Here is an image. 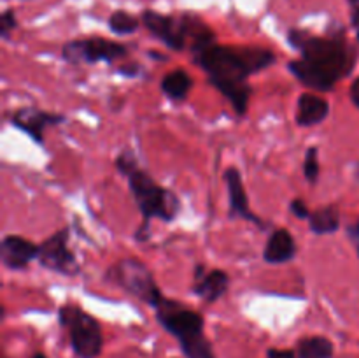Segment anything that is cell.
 Returning a JSON list of instances; mask_svg holds the SVG:
<instances>
[{
  "label": "cell",
  "instance_id": "cell-1",
  "mask_svg": "<svg viewBox=\"0 0 359 358\" xmlns=\"http://www.w3.org/2000/svg\"><path fill=\"white\" fill-rule=\"evenodd\" d=\"M210 83L233 104L238 114H244L248 107L251 86L245 83L252 72L266 69L276 62V56L266 49L258 48H228V46H209L195 55Z\"/></svg>",
  "mask_w": 359,
  "mask_h": 358
},
{
  "label": "cell",
  "instance_id": "cell-2",
  "mask_svg": "<svg viewBox=\"0 0 359 358\" xmlns=\"http://www.w3.org/2000/svg\"><path fill=\"white\" fill-rule=\"evenodd\" d=\"M291 44L298 48L309 62L318 63L323 69L330 70L337 79L347 76L353 70L354 53L344 39L312 37L304 32H291Z\"/></svg>",
  "mask_w": 359,
  "mask_h": 358
},
{
  "label": "cell",
  "instance_id": "cell-3",
  "mask_svg": "<svg viewBox=\"0 0 359 358\" xmlns=\"http://www.w3.org/2000/svg\"><path fill=\"white\" fill-rule=\"evenodd\" d=\"M126 175H128L130 188H132L137 204H139L140 211L146 216V220L156 216L165 221H170L177 214V197L172 192H167L161 186H158L154 183V179H151V175L139 171L137 167Z\"/></svg>",
  "mask_w": 359,
  "mask_h": 358
},
{
  "label": "cell",
  "instance_id": "cell-4",
  "mask_svg": "<svg viewBox=\"0 0 359 358\" xmlns=\"http://www.w3.org/2000/svg\"><path fill=\"white\" fill-rule=\"evenodd\" d=\"M60 321L70 332V344L81 358H97L102 351L100 325L93 316L81 311L76 305L60 309Z\"/></svg>",
  "mask_w": 359,
  "mask_h": 358
},
{
  "label": "cell",
  "instance_id": "cell-5",
  "mask_svg": "<svg viewBox=\"0 0 359 358\" xmlns=\"http://www.w3.org/2000/svg\"><path fill=\"white\" fill-rule=\"evenodd\" d=\"M112 274H114V279L126 291H130L135 297L142 298L144 302H147L153 307H156L163 300V297L160 293V288L154 283V277L151 276L149 269L142 262H137V260H123L121 263H118L114 267Z\"/></svg>",
  "mask_w": 359,
  "mask_h": 358
},
{
  "label": "cell",
  "instance_id": "cell-6",
  "mask_svg": "<svg viewBox=\"0 0 359 358\" xmlns=\"http://www.w3.org/2000/svg\"><path fill=\"white\" fill-rule=\"evenodd\" d=\"M156 316L160 319L161 325L174 333L181 343L191 340L195 337L203 336V319L198 312L189 311V309L182 307L181 304L172 300H161L156 305Z\"/></svg>",
  "mask_w": 359,
  "mask_h": 358
},
{
  "label": "cell",
  "instance_id": "cell-7",
  "mask_svg": "<svg viewBox=\"0 0 359 358\" xmlns=\"http://www.w3.org/2000/svg\"><path fill=\"white\" fill-rule=\"evenodd\" d=\"M126 49L118 42L105 41L102 37L95 39H81V41H72L63 48V56L69 62H111V60L121 58L125 56Z\"/></svg>",
  "mask_w": 359,
  "mask_h": 358
},
{
  "label": "cell",
  "instance_id": "cell-8",
  "mask_svg": "<svg viewBox=\"0 0 359 358\" xmlns=\"http://www.w3.org/2000/svg\"><path fill=\"white\" fill-rule=\"evenodd\" d=\"M39 262L48 269L62 272L65 276H74L77 272V262L67 246V230L58 232L48 241L39 246Z\"/></svg>",
  "mask_w": 359,
  "mask_h": 358
},
{
  "label": "cell",
  "instance_id": "cell-9",
  "mask_svg": "<svg viewBox=\"0 0 359 358\" xmlns=\"http://www.w3.org/2000/svg\"><path fill=\"white\" fill-rule=\"evenodd\" d=\"M142 21L158 39L165 42L172 49H182L188 39V18L175 20V18L163 16L154 11H146L142 14Z\"/></svg>",
  "mask_w": 359,
  "mask_h": 358
},
{
  "label": "cell",
  "instance_id": "cell-10",
  "mask_svg": "<svg viewBox=\"0 0 359 358\" xmlns=\"http://www.w3.org/2000/svg\"><path fill=\"white\" fill-rule=\"evenodd\" d=\"M39 255V248L34 242L27 241L18 235H9L2 241L0 246V256L2 262L11 269H23L28 265L32 258Z\"/></svg>",
  "mask_w": 359,
  "mask_h": 358
},
{
  "label": "cell",
  "instance_id": "cell-11",
  "mask_svg": "<svg viewBox=\"0 0 359 358\" xmlns=\"http://www.w3.org/2000/svg\"><path fill=\"white\" fill-rule=\"evenodd\" d=\"M290 70L307 86L316 88V90H332L337 79L330 70L323 69L318 63L309 62V60H297V62L290 63Z\"/></svg>",
  "mask_w": 359,
  "mask_h": 358
},
{
  "label": "cell",
  "instance_id": "cell-12",
  "mask_svg": "<svg viewBox=\"0 0 359 358\" xmlns=\"http://www.w3.org/2000/svg\"><path fill=\"white\" fill-rule=\"evenodd\" d=\"M62 119V116L48 114V112L37 111V109H21L13 116L14 125L23 130V132H27L28 135L34 137L39 142L42 140V133H44L46 126L55 125Z\"/></svg>",
  "mask_w": 359,
  "mask_h": 358
},
{
  "label": "cell",
  "instance_id": "cell-13",
  "mask_svg": "<svg viewBox=\"0 0 359 358\" xmlns=\"http://www.w3.org/2000/svg\"><path fill=\"white\" fill-rule=\"evenodd\" d=\"M224 181H226L228 192H230V202H231V211H233V214H237V216H242V218H248V220L262 225L259 218H256L255 214L249 211V200H248V195H245L241 172L233 167L226 168V172H224Z\"/></svg>",
  "mask_w": 359,
  "mask_h": 358
},
{
  "label": "cell",
  "instance_id": "cell-14",
  "mask_svg": "<svg viewBox=\"0 0 359 358\" xmlns=\"http://www.w3.org/2000/svg\"><path fill=\"white\" fill-rule=\"evenodd\" d=\"M328 109L330 105L325 98L311 93L302 95L300 100H298L297 121L304 126L318 125L328 116Z\"/></svg>",
  "mask_w": 359,
  "mask_h": 358
},
{
  "label": "cell",
  "instance_id": "cell-15",
  "mask_svg": "<svg viewBox=\"0 0 359 358\" xmlns=\"http://www.w3.org/2000/svg\"><path fill=\"white\" fill-rule=\"evenodd\" d=\"M196 272H198V281L193 290L207 302L217 300L228 290V276L223 270H212L207 276H202V267H198Z\"/></svg>",
  "mask_w": 359,
  "mask_h": 358
},
{
  "label": "cell",
  "instance_id": "cell-16",
  "mask_svg": "<svg viewBox=\"0 0 359 358\" xmlns=\"http://www.w3.org/2000/svg\"><path fill=\"white\" fill-rule=\"evenodd\" d=\"M294 256V242L290 232L280 228L270 235L265 248V260L269 263H284Z\"/></svg>",
  "mask_w": 359,
  "mask_h": 358
},
{
  "label": "cell",
  "instance_id": "cell-17",
  "mask_svg": "<svg viewBox=\"0 0 359 358\" xmlns=\"http://www.w3.org/2000/svg\"><path fill=\"white\" fill-rule=\"evenodd\" d=\"M309 221H311V228L316 234H332V232H335L339 228L340 216L337 207L328 206L312 213Z\"/></svg>",
  "mask_w": 359,
  "mask_h": 358
},
{
  "label": "cell",
  "instance_id": "cell-18",
  "mask_svg": "<svg viewBox=\"0 0 359 358\" xmlns=\"http://www.w3.org/2000/svg\"><path fill=\"white\" fill-rule=\"evenodd\" d=\"M298 357L300 358H332L333 344L326 337H307L298 344Z\"/></svg>",
  "mask_w": 359,
  "mask_h": 358
},
{
  "label": "cell",
  "instance_id": "cell-19",
  "mask_svg": "<svg viewBox=\"0 0 359 358\" xmlns=\"http://www.w3.org/2000/svg\"><path fill=\"white\" fill-rule=\"evenodd\" d=\"M191 77L184 72V70H174L168 76H165L161 88H163L165 93L170 98L175 100H181L188 95V91L191 90Z\"/></svg>",
  "mask_w": 359,
  "mask_h": 358
},
{
  "label": "cell",
  "instance_id": "cell-20",
  "mask_svg": "<svg viewBox=\"0 0 359 358\" xmlns=\"http://www.w3.org/2000/svg\"><path fill=\"white\" fill-rule=\"evenodd\" d=\"M109 27H111L112 32L119 35L132 34L139 28V20L133 18L132 14L125 13V11H116L111 18H109Z\"/></svg>",
  "mask_w": 359,
  "mask_h": 358
},
{
  "label": "cell",
  "instance_id": "cell-21",
  "mask_svg": "<svg viewBox=\"0 0 359 358\" xmlns=\"http://www.w3.org/2000/svg\"><path fill=\"white\" fill-rule=\"evenodd\" d=\"M305 178L311 183H314L319 175V161H318V150L311 147L307 151V157H305Z\"/></svg>",
  "mask_w": 359,
  "mask_h": 358
},
{
  "label": "cell",
  "instance_id": "cell-22",
  "mask_svg": "<svg viewBox=\"0 0 359 358\" xmlns=\"http://www.w3.org/2000/svg\"><path fill=\"white\" fill-rule=\"evenodd\" d=\"M291 213L294 214L297 218H311V211H309V207L305 206L304 200L297 199L291 202Z\"/></svg>",
  "mask_w": 359,
  "mask_h": 358
},
{
  "label": "cell",
  "instance_id": "cell-23",
  "mask_svg": "<svg viewBox=\"0 0 359 358\" xmlns=\"http://www.w3.org/2000/svg\"><path fill=\"white\" fill-rule=\"evenodd\" d=\"M14 27H16V18H14V14L11 13V11H6V13L2 14V27H0L2 28L4 37H7Z\"/></svg>",
  "mask_w": 359,
  "mask_h": 358
},
{
  "label": "cell",
  "instance_id": "cell-24",
  "mask_svg": "<svg viewBox=\"0 0 359 358\" xmlns=\"http://www.w3.org/2000/svg\"><path fill=\"white\" fill-rule=\"evenodd\" d=\"M269 358H294L291 351H280V350H270Z\"/></svg>",
  "mask_w": 359,
  "mask_h": 358
},
{
  "label": "cell",
  "instance_id": "cell-25",
  "mask_svg": "<svg viewBox=\"0 0 359 358\" xmlns=\"http://www.w3.org/2000/svg\"><path fill=\"white\" fill-rule=\"evenodd\" d=\"M351 97H353V102L359 107V77L353 83L351 86Z\"/></svg>",
  "mask_w": 359,
  "mask_h": 358
},
{
  "label": "cell",
  "instance_id": "cell-26",
  "mask_svg": "<svg viewBox=\"0 0 359 358\" xmlns=\"http://www.w3.org/2000/svg\"><path fill=\"white\" fill-rule=\"evenodd\" d=\"M353 25H354V28H356V34L359 39V4L353 6Z\"/></svg>",
  "mask_w": 359,
  "mask_h": 358
},
{
  "label": "cell",
  "instance_id": "cell-27",
  "mask_svg": "<svg viewBox=\"0 0 359 358\" xmlns=\"http://www.w3.org/2000/svg\"><path fill=\"white\" fill-rule=\"evenodd\" d=\"M32 358H48V357H46V354H42V353H37V354H34Z\"/></svg>",
  "mask_w": 359,
  "mask_h": 358
},
{
  "label": "cell",
  "instance_id": "cell-28",
  "mask_svg": "<svg viewBox=\"0 0 359 358\" xmlns=\"http://www.w3.org/2000/svg\"><path fill=\"white\" fill-rule=\"evenodd\" d=\"M351 4H353V6H356V4H359V0H349Z\"/></svg>",
  "mask_w": 359,
  "mask_h": 358
}]
</instances>
